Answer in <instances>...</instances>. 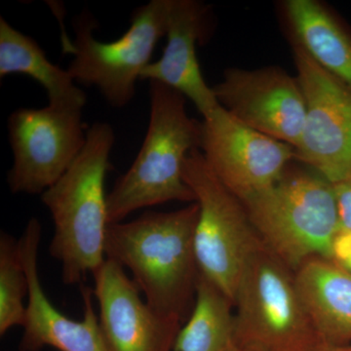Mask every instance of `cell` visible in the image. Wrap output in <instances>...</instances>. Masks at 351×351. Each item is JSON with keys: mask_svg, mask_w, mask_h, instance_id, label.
Here are the masks:
<instances>
[{"mask_svg": "<svg viewBox=\"0 0 351 351\" xmlns=\"http://www.w3.org/2000/svg\"><path fill=\"white\" fill-rule=\"evenodd\" d=\"M83 108L48 105L21 108L8 119L12 167L7 175L14 195H43L56 184L87 142Z\"/></svg>", "mask_w": 351, "mask_h": 351, "instance_id": "obj_8", "label": "cell"}, {"mask_svg": "<svg viewBox=\"0 0 351 351\" xmlns=\"http://www.w3.org/2000/svg\"><path fill=\"white\" fill-rule=\"evenodd\" d=\"M114 143L112 126L108 122H95L88 128L82 154L63 177L40 195L55 226L49 253L62 263L66 285L82 284L107 258L105 181Z\"/></svg>", "mask_w": 351, "mask_h": 351, "instance_id": "obj_2", "label": "cell"}, {"mask_svg": "<svg viewBox=\"0 0 351 351\" xmlns=\"http://www.w3.org/2000/svg\"><path fill=\"white\" fill-rule=\"evenodd\" d=\"M101 332L110 351H173L181 321L161 315L141 298L124 267L106 258L93 274Z\"/></svg>", "mask_w": 351, "mask_h": 351, "instance_id": "obj_12", "label": "cell"}, {"mask_svg": "<svg viewBox=\"0 0 351 351\" xmlns=\"http://www.w3.org/2000/svg\"><path fill=\"white\" fill-rule=\"evenodd\" d=\"M170 2L151 0L138 7L128 31L112 43L95 38L97 20L88 11L80 13L73 19L75 41L69 45L73 59L68 71L75 82L98 88L110 107L128 106L157 43L165 36Z\"/></svg>", "mask_w": 351, "mask_h": 351, "instance_id": "obj_6", "label": "cell"}, {"mask_svg": "<svg viewBox=\"0 0 351 351\" xmlns=\"http://www.w3.org/2000/svg\"><path fill=\"white\" fill-rule=\"evenodd\" d=\"M210 6L196 0H171L162 56L144 69L141 80L162 83L193 101L203 117L219 107L196 56L209 36Z\"/></svg>", "mask_w": 351, "mask_h": 351, "instance_id": "obj_14", "label": "cell"}, {"mask_svg": "<svg viewBox=\"0 0 351 351\" xmlns=\"http://www.w3.org/2000/svg\"><path fill=\"white\" fill-rule=\"evenodd\" d=\"M198 214L196 202L167 213L147 211L129 223H108L106 233V258L130 270L154 311L181 322L195 306Z\"/></svg>", "mask_w": 351, "mask_h": 351, "instance_id": "obj_1", "label": "cell"}, {"mask_svg": "<svg viewBox=\"0 0 351 351\" xmlns=\"http://www.w3.org/2000/svg\"><path fill=\"white\" fill-rule=\"evenodd\" d=\"M280 12L291 44L351 90V27L318 0H285Z\"/></svg>", "mask_w": 351, "mask_h": 351, "instance_id": "obj_15", "label": "cell"}, {"mask_svg": "<svg viewBox=\"0 0 351 351\" xmlns=\"http://www.w3.org/2000/svg\"><path fill=\"white\" fill-rule=\"evenodd\" d=\"M233 306L241 351H316L323 346L295 272L263 242L245 265Z\"/></svg>", "mask_w": 351, "mask_h": 351, "instance_id": "obj_5", "label": "cell"}, {"mask_svg": "<svg viewBox=\"0 0 351 351\" xmlns=\"http://www.w3.org/2000/svg\"><path fill=\"white\" fill-rule=\"evenodd\" d=\"M22 73L46 90L49 105L84 108L87 97L69 73L51 63L38 43L0 18V77Z\"/></svg>", "mask_w": 351, "mask_h": 351, "instance_id": "obj_17", "label": "cell"}, {"mask_svg": "<svg viewBox=\"0 0 351 351\" xmlns=\"http://www.w3.org/2000/svg\"><path fill=\"white\" fill-rule=\"evenodd\" d=\"M332 262L351 274V232L339 230L332 240Z\"/></svg>", "mask_w": 351, "mask_h": 351, "instance_id": "obj_21", "label": "cell"}, {"mask_svg": "<svg viewBox=\"0 0 351 351\" xmlns=\"http://www.w3.org/2000/svg\"><path fill=\"white\" fill-rule=\"evenodd\" d=\"M182 178L199 207L195 232L198 269L233 302L245 265L262 240L243 203L219 181L200 149L186 156Z\"/></svg>", "mask_w": 351, "mask_h": 351, "instance_id": "obj_7", "label": "cell"}, {"mask_svg": "<svg viewBox=\"0 0 351 351\" xmlns=\"http://www.w3.org/2000/svg\"><path fill=\"white\" fill-rule=\"evenodd\" d=\"M316 351H351V343L345 345H323Z\"/></svg>", "mask_w": 351, "mask_h": 351, "instance_id": "obj_22", "label": "cell"}, {"mask_svg": "<svg viewBox=\"0 0 351 351\" xmlns=\"http://www.w3.org/2000/svg\"><path fill=\"white\" fill-rule=\"evenodd\" d=\"M149 127L128 171L107 197L108 223H120L143 209L171 202H195L182 178L189 152L200 149L202 122L186 112V98L162 83L149 82Z\"/></svg>", "mask_w": 351, "mask_h": 351, "instance_id": "obj_3", "label": "cell"}, {"mask_svg": "<svg viewBox=\"0 0 351 351\" xmlns=\"http://www.w3.org/2000/svg\"><path fill=\"white\" fill-rule=\"evenodd\" d=\"M232 306V300L199 272L195 306L173 351H241Z\"/></svg>", "mask_w": 351, "mask_h": 351, "instance_id": "obj_18", "label": "cell"}, {"mask_svg": "<svg viewBox=\"0 0 351 351\" xmlns=\"http://www.w3.org/2000/svg\"><path fill=\"white\" fill-rule=\"evenodd\" d=\"M307 313L323 345L351 343V274L331 260L315 257L295 271Z\"/></svg>", "mask_w": 351, "mask_h": 351, "instance_id": "obj_16", "label": "cell"}, {"mask_svg": "<svg viewBox=\"0 0 351 351\" xmlns=\"http://www.w3.org/2000/svg\"><path fill=\"white\" fill-rule=\"evenodd\" d=\"M41 226L32 218L19 239L21 258L29 282L27 316L20 351H40L46 346L60 351H110L93 304V289L80 285L84 313L76 321L53 306L38 274V247Z\"/></svg>", "mask_w": 351, "mask_h": 351, "instance_id": "obj_13", "label": "cell"}, {"mask_svg": "<svg viewBox=\"0 0 351 351\" xmlns=\"http://www.w3.org/2000/svg\"><path fill=\"white\" fill-rule=\"evenodd\" d=\"M294 161L276 184L243 204L263 244L295 272L309 258H331L339 223L331 182Z\"/></svg>", "mask_w": 351, "mask_h": 351, "instance_id": "obj_4", "label": "cell"}, {"mask_svg": "<svg viewBox=\"0 0 351 351\" xmlns=\"http://www.w3.org/2000/svg\"><path fill=\"white\" fill-rule=\"evenodd\" d=\"M339 230L351 232V173L336 182H332Z\"/></svg>", "mask_w": 351, "mask_h": 351, "instance_id": "obj_20", "label": "cell"}, {"mask_svg": "<svg viewBox=\"0 0 351 351\" xmlns=\"http://www.w3.org/2000/svg\"><path fill=\"white\" fill-rule=\"evenodd\" d=\"M29 294V282L22 258L19 240L7 232L0 233V336L11 328L24 327Z\"/></svg>", "mask_w": 351, "mask_h": 351, "instance_id": "obj_19", "label": "cell"}, {"mask_svg": "<svg viewBox=\"0 0 351 351\" xmlns=\"http://www.w3.org/2000/svg\"><path fill=\"white\" fill-rule=\"evenodd\" d=\"M212 89L219 106L245 125L299 147L306 108L297 76L279 66L230 68Z\"/></svg>", "mask_w": 351, "mask_h": 351, "instance_id": "obj_11", "label": "cell"}, {"mask_svg": "<svg viewBox=\"0 0 351 351\" xmlns=\"http://www.w3.org/2000/svg\"><path fill=\"white\" fill-rule=\"evenodd\" d=\"M200 151L242 203L271 188L295 159L294 147L245 125L221 106L203 117Z\"/></svg>", "mask_w": 351, "mask_h": 351, "instance_id": "obj_10", "label": "cell"}, {"mask_svg": "<svg viewBox=\"0 0 351 351\" xmlns=\"http://www.w3.org/2000/svg\"><path fill=\"white\" fill-rule=\"evenodd\" d=\"M306 121L295 160L336 182L351 173V90L292 44Z\"/></svg>", "mask_w": 351, "mask_h": 351, "instance_id": "obj_9", "label": "cell"}]
</instances>
